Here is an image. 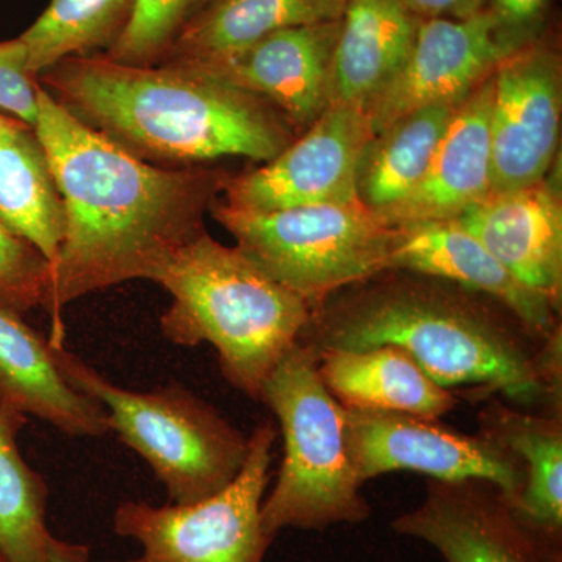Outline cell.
Masks as SVG:
<instances>
[{"label":"cell","mask_w":562,"mask_h":562,"mask_svg":"<svg viewBox=\"0 0 562 562\" xmlns=\"http://www.w3.org/2000/svg\"><path fill=\"white\" fill-rule=\"evenodd\" d=\"M33 131L65 211L43 305L50 341L65 344L63 310L125 281H151L177 250L205 232L203 213L221 183L202 169L140 160L72 116L41 85Z\"/></svg>","instance_id":"obj_1"},{"label":"cell","mask_w":562,"mask_h":562,"mask_svg":"<svg viewBox=\"0 0 562 562\" xmlns=\"http://www.w3.org/2000/svg\"><path fill=\"white\" fill-rule=\"evenodd\" d=\"M299 342L316 358L398 347L447 390L475 384L522 405L561 392V328L538 349L520 325L431 281H386L317 306Z\"/></svg>","instance_id":"obj_2"},{"label":"cell","mask_w":562,"mask_h":562,"mask_svg":"<svg viewBox=\"0 0 562 562\" xmlns=\"http://www.w3.org/2000/svg\"><path fill=\"white\" fill-rule=\"evenodd\" d=\"M38 77L72 116L143 161L268 162L288 147L286 133L260 98L187 63L70 57Z\"/></svg>","instance_id":"obj_3"},{"label":"cell","mask_w":562,"mask_h":562,"mask_svg":"<svg viewBox=\"0 0 562 562\" xmlns=\"http://www.w3.org/2000/svg\"><path fill=\"white\" fill-rule=\"evenodd\" d=\"M151 281L172 299L160 317L162 336L180 347L210 344L224 379L255 402L313 316L305 299L206 232L177 250Z\"/></svg>","instance_id":"obj_4"},{"label":"cell","mask_w":562,"mask_h":562,"mask_svg":"<svg viewBox=\"0 0 562 562\" xmlns=\"http://www.w3.org/2000/svg\"><path fill=\"white\" fill-rule=\"evenodd\" d=\"M279 420L283 460L268 497L262 527L276 538L288 528L324 531L371 517L347 449L341 403L322 382L317 358L301 342L268 376L260 394Z\"/></svg>","instance_id":"obj_5"},{"label":"cell","mask_w":562,"mask_h":562,"mask_svg":"<svg viewBox=\"0 0 562 562\" xmlns=\"http://www.w3.org/2000/svg\"><path fill=\"white\" fill-rule=\"evenodd\" d=\"M52 349L66 379L105 409L110 431L143 458L173 505L213 497L241 472L250 436L194 391L177 382L128 390L65 344L52 342Z\"/></svg>","instance_id":"obj_6"},{"label":"cell","mask_w":562,"mask_h":562,"mask_svg":"<svg viewBox=\"0 0 562 562\" xmlns=\"http://www.w3.org/2000/svg\"><path fill=\"white\" fill-rule=\"evenodd\" d=\"M213 216L269 276L312 305L386 272L394 227L361 201L254 213L213 206Z\"/></svg>","instance_id":"obj_7"},{"label":"cell","mask_w":562,"mask_h":562,"mask_svg":"<svg viewBox=\"0 0 562 562\" xmlns=\"http://www.w3.org/2000/svg\"><path fill=\"white\" fill-rule=\"evenodd\" d=\"M276 439V424L260 422L251 431L241 472L205 501L166 506L121 502L113 530L140 546L139 557L125 562H265L276 539L261 520Z\"/></svg>","instance_id":"obj_8"},{"label":"cell","mask_w":562,"mask_h":562,"mask_svg":"<svg viewBox=\"0 0 562 562\" xmlns=\"http://www.w3.org/2000/svg\"><path fill=\"white\" fill-rule=\"evenodd\" d=\"M344 409L347 449L358 482L413 471L438 482L479 480L497 487L508 505L525 484L522 462L483 435H464L439 419L379 409Z\"/></svg>","instance_id":"obj_9"},{"label":"cell","mask_w":562,"mask_h":562,"mask_svg":"<svg viewBox=\"0 0 562 562\" xmlns=\"http://www.w3.org/2000/svg\"><path fill=\"white\" fill-rule=\"evenodd\" d=\"M373 138L360 105H330L301 139L261 168L225 181V205L254 213L358 199L362 155Z\"/></svg>","instance_id":"obj_10"},{"label":"cell","mask_w":562,"mask_h":562,"mask_svg":"<svg viewBox=\"0 0 562 562\" xmlns=\"http://www.w3.org/2000/svg\"><path fill=\"white\" fill-rule=\"evenodd\" d=\"M491 192L546 179L561 128V66L542 46L522 47L492 74Z\"/></svg>","instance_id":"obj_11"},{"label":"cell","mask_w":562,"mask_h":562,"mask_svg":"<svg viewBox=\"0 0 562 562\" xmlns=\"http://www.w3.org/2000/svg\"><path fill=\"white\" fill-rule=\"evenodd\" d=\"M513 52L491 11L422 20L401 70L364 109L373 136L422 106L461 103Z\"/></svg>","instance_id":"obj_12"},{"label":"cell","mask_w":562,"mask_h":562,"mask_svg":"<svg viewBox=\"0 0 562 562\" xmlns=\"http://www.w3.org/2000/svg\"><path fill=\"white\" fill-rule=\"evenodd\" d=\"M392 530L428 543L446 562H561V550L532 535L501 491L479 480H431L420 505Z\"/></svg>","instance_id":"obj_13"},{"label":"cell","mask_w":562,"mask_h":562,"mask_svg":"<svg viewBox=\"0 0 562 562\" xmlns=\"http://www.w3.org/2000/svg\"><path fill=\"white\" fill-rule=\"evenodd\" d=\"M339 25L338 20L283 29L222 57L177 63L195 66L238 90L268 99L292 122L310 127L328 109Z\"/></svg>","instance_id":"obj_14"},{"label":"cell","mask_w":562,"mask_h":562,"mask_svg":"<svg viewBox=\"0 0 562 562\" xmlns=\"http://www.w3.org/2000/svg\"><path fill=\"white\" fill-rule=\"evenodd\" d=\"M387 271L446 280L505 306L536 341L560 330L552 303L520 283L457 221H427L394 228Z\"/></svg>","instance_id":"obj_15"},{"label":"cell","mask_w":562,"mask_h":562,"mask_svg":"<svg viewBox=\"0 0 562 562\" xmlns=\"http://www.w3.org/2000/svg\"><path fill=\"white\" fill-rule=\"evenodd\" d=\"M520 283L560 308L562 205L560 188L543 179L491 192L457 217Z\"/></svg>","instance_id":"obj_16"},{"label":"cell","mask_w":562,"mask_h":562,"mask_svg":"<svg viewBox=\"0 0 562 562\" xmlns=\"http://www.w3.org/2000/svg\"><path fill=\"white\" fill-rule=\"evenodd\" d=\"M492 74L454 110L416 190L383 214L390 227L457 220L491 194Z\"/></svg>","instance_id":"obj_17"},{"label":"cell","mask_w":562,"mask_h":562,"mask_svg":"<svg viewBox=\"0 0 562 562\" xmlns=\"http://www.w3.org/2000/svg\"><path fill=\"white\" fill-rule=\"evenodd\" d=\"M0 397L69 438L102 439L111 432L105 409L61 372L50 339L2 306Z\"/></svg>","instance_id":"obj_18"},{"label":"cell","mask_w":562,"mask_h":562,"mask_svg":"<svg viewBox=\"0 0 562 562\" xmlns=\"http://www.w3.org/2000/svg\"><path fill=\"white\" fill-rule=\"evenodd\" d=\"M339 22L328 106L366 109L401 70L420 20L405 0H347Z\"/></svg>","instance_id":"obj_19"},{"label":"cell","mask_w":562,"mask_h":562,"mask_svg":"<svg viewBox=\"0 0 562 562\" xmlns=\"http://www.w3.org/2000/svg\"><path fill=\"white\" fill-rule=\"evenodd\" d=\"M317 369L333 397L346 408L441 419L458 405L452 391L436 383L398 347L325 351L317 357Z\"/></svg>","instance_id":"obj_20"},{"label":"cell","mask_w":562,"mask_h":562,"mask_svg":"<svg viewBox=\"0 0 562 562\" xmlns=\"http://www.w3.org/2000/svg\"><path fill=\"white\" fill-rule=\"evenodd\" d=\"M480 432L502 443L522 462L524 490L509 505L514 516L547 546L561 550V417L520 413L495 401L480 414Z\"/></svg>","instance_id":"obj_21"},{"label":"cell","mask_w":562,"mask_h":562,"mask_svg":"<svg viewBox=\"0 0 562 562\" xmlns=\"http://www.w3.org/2000/svg\"><path fill=\"white\" fill-rule=\"evenodd\" d=\"M0 221L54 265L65 233L60 192L35 131L2 113Z\"/></svg>","instance_id":"obj_22"},{"label":"cell","mask_w":562,"mask_h":562,"mask_svg":"<svg viewBox=\"0 0 562 562\" xmlns=\"http://www.w3.org/2000/svg\"><path fill=\"white\" fill-rule=\"evenodd\" d=\"M346 3L347 0H213L191 14L165 61L222 57L283 29L338 21Z\"/></svg>","instance_id":"obj_23"},{"label":"cell","mask_w":562,"mask_h":562,"mask_svg":"<svg viewBox=\"0 0 562 562\" xmlns=\"http://www.w3.org/2000/svg\"><path fill=\"white\" fill-rule=\"evenodd\" d=\"M460 103L422 106L376 133L362 155L358 199L383 216L424 179Z\"/></svg>","instance_id":"obj_24"},{"label":"cell","mask_w":562,"mask_h":562,"mask_svg":"<svg viewBox=\"0 0 562 562\" xmlns=\"http://www.w3.org/2000/svg\"><path fill=\"white\" fill-rule=\"evenodd\" d=\"M27 420L0 397V562H49V486L20 447Z\"/></svg>","instance_id":"obj_25"},{"label":"cell","mask_w":562,"mask_h":562,"mask_svg":"<svg viewBox=\"0 0 562 562\" xmlns=\"http://www.w3.org/2000/svg\"><path fill=\"white\" fill-rule=\"evenodd\" d=\"M133 0H50L20 40L33 76L70 57H88L121 38L131 21Z\"/></svg>","instance_id":"obj_26"},{"label":"cell","mask_w":562,"mask_h":562,"mask_svg":"<svg viewBox=\"0 0 562 562\" xmlns=\"http://www.w3.org/2000/svg\"><path fill=\"white\" fill-rule=\"evenodd\" d=\"M198 5L199 0H133L131 21L105 57L133 66L165 61Z\"/></svg>","instance_id":"obj_27"},{"label":"cell","mask_w":562,"mask_h":562,"mask_svg":"<svg viewBox=\"0 0 562 562\" xmlns=\"http://www.w3.org/2000/svg\"><path fill=\"white\" fill-rule=\"evenodd\" d=\"M49 262L31 243L0 221V306L14 314L43 308L49 286Z\"/></svg>","instance_id":"obj_28"},{"label":"cell","mask_w":562,"mask_h":562,"mask_svg":"<svg viewBox=\"0 0 562 562\" xmlns=\"http://www.w3.org/2000/svg\"><path fill=\"white\" fill-rule=\"evenodd\" d=\"M38 80L29 69L20 38L0 41V111L35 128L38 122Z\"/></svg>","instance_id":"obj_29"},{"label":"cell","mask_w":562,"mask_h":562,"mask_svg":"<svg viewBox=\"0 0 562 562\" xmlns=\"http://www.w3.org/2000/svg\"><path fill=\"white\" fill-rule=\"evenodd\" d=\"M547 5L549 0H492L490 11L503 43L514 52L527 46Z\"/></svg>","instance_id":"obj_30"},{"label":"cell","mask_w":562,"mask_h":562,"mask_svg":"<svg viewBox=\"0 0 562 562\" xmlns=\"http://www.w3.org/2000/svg\"><path fill=\"white\" fill-rule=\"evenodd\" d=\"M419 20H468L482 13L484 0H405Z\"/></svg>","instance_id":"obj_31"},{"label":"cell","mask_w":562,"mask_h":562,"mask_svg":"<svg viewBox=\"0 0 562 562\" xmlns=\"http://www.w3.org/2000/svg\"><path fill=\"white\" fill-rule=\"evenodd\" d=\"M49 562H91L90 547L85 543L63 541L52 536L49 542Z\"/></svg>","instance_id":"obj_32"},{"label":"cell","mask_w":562,"mask_h":562,"mask_svg":"<svg viewBox=\"0 0 562 562\" xmlns=\"http://www.w3.org/2000/svg\"><path fill=\"white\" fill-rule=\"evenodd\" d=\"M213 2V0H199L198 10L202 9L203 5H206V3Z\"/></svg>","instance_id":"obj_33"}]
</instances>
